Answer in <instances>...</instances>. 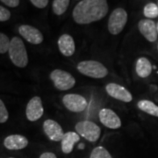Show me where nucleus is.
<instances>
[{
  "mask_svg": "<svg viewBox=\"0 0 158 158\" xmlns=\"http://www.w3.org/2000/svg\"><path fill=\"white\" fill-rule=\"evenodd\" d=\"M75 129L79 135L90 142H96L101 135L100 127L90 120L79 121L75 126Z\"/></svg>",
  "mask_w": 158,
  "mask_h": 158,
  "instance_id": "4",
  "label": "nucleus"
},
{
  "mask_svg": "<svg viewBox=\"0 0 158 158\" xmlns=\"http://www.w3.org/2000/svg\"><path fill=\"white\" fill-rule=\"evenodd\" d=\"M80 140V135L76 132H67L64 134L62 140V150L64 154H69L73 151V148Z\"/></svg>",
  "mask_w": 158,
  "mask_h": 158,
  "instance_id": "16",
  "label": "nucleus"
},
{
  "mask_svg": "<svg viewBox=\"0 0 158 158\" xmlns=\"http://www.w3.org/2000/svg\"><path fill=\"white\" fill-rule=\"evenodd\" d=\"M127 22V13L123 8H116L111 13L108 19V30L110 34L117 35L120 34Z\"/></svg>",
  "mask_w": 158,
  "mask_h": 158,
  "instance_id": "5",
  "label": "nucleus"
},
{
  "mask_svg": "<svg viewBox=\"0 0 158 158\" xmlns=\"http://www.w3.org/2000/svg\"><path fill=\"white\" fill-rule=\"evenodd\" d=\"M137 106L142 112L154 117H158V106H156L154 102L147 99L140 100L137 103Z\"/></svg>",
  "mask_w": 158,
  "mask_h": 158,
  "instance_id": "18",
  "label": "nucleus"
},
{
  "mask_svg": "<svg viewBox=\"0 0 158 158\" xmlns=\"http://www.w3.org/2000/svg\"><path fill=\"white\" fill-rule=\"evenodd\" d=\"M40 158H57L56 156L52 152H45L40 155Z\"/></svg>",
  "mask_w": 158,
  "mask_h": 158,
  "instance_id": "27",
  "label": "nucleus"
},
{
  "mask_svg": "<svg viewBox=\"0 0 158 158\" xmlns=\"http://www.w3.org/2000/svg\"><path fill=\"white\" fill-rule=\"evenodd\" d=\"M77 70L81 74L92 78H104L107 76L108 70L101 62L93 60L83 61L77 64Z\"/></svg>",
  "mask_w": 158,
  "mask_h": 158,
  "instance_id": "3",
  "label": "nucleus"
},
{
  "mask_svg": "<svg viewBox=\"0 0 158 158\" xmlns=\"http://www.w3.org/2000/svg\"><path fill=\"white\" fill-rule=\"evenodd\" d=\"M19 33L27 41L31 44L38 45L43 41V35L41 32L29 25H21L19 27Z\"/></svg>",
  "mask_w": 158,
  "mask_h": 158,
  "instance_id": "11",
  "label": "nucleus"
},
{
  "mask_svg": "<svg viewBox=\"0 0 158 158\" xmlns=\"http://www.w3.org/2000/svg\"><path fill=\"white\" fill-rule=\"evenodd\" d=\"M50 79L57 90H67L73 88L76 79L70 73L62 69H55L50 73Z\"/></svg>",
  "mask_w": 158,
  "mask_h": 158,
  "instance_id": "6",
  "label": "nucleus"
},
{
  "mask_svg": "<svg viewBox=\"0 0 158 158\" xmlns=\"http://www.w3.org/2000/svg\"><path fill=\"white\" fill-rule=\"evenodd\" d=\"M10 158H13V157H10Z\"/></svg>",
  "mask_w": 158,
  "mask_h": 158,
  "instance_id": "32",
  "label": "nucleus"
},
{
  "mask_svg": "<svg viewBox=\"0 0 158 158\" xmlns=\"http://www.w3.org/2000/svg\"><path fill=\"white\" fill-rule=\"evenodd\" d=\"M99 120L105 127L111 129H117L121 127V120L112 109L103 108L98 113Z\"/></svg>",
  "mask_w": 158,
  "mask_h": 158,
  "instance_id": "10",
  "label": "nucleus"
},
{
  "mask_svg": "<svg viewBox=\"0 0 158 158\" xmlns=\"http://www.w3.org/2000/svg\"><path fill=\"white\" fill-rule=\"evenodd\" d=\"M44 113V109L42 106V101L40 97H34L27 103L26 109L27 118L30 121H36L41 118Z\"/></svg>",
  "mask_w": 158,
  "mask_h": 158,
  "instance_id": "9",
  "label": "nucleus"
},
{
  "mask_svg": "<svg viewBox=\"0 0 158 158\" xmlns=\"http://www.w3.org/2000/svg\"><path fill=\"white\" fill-rule=\"evenodd\" d=\"M143 14L148 19L158 17V6L155 3H148L143 8Z\"/></svg>",
  "mask_w": 158,
  "mask_h": 158,
  "instance_id": "20",
  "label": "nucleus"
},
{
  "mask_svg": "<svg viewBox=\"0 0 158 158\" xmlns=\"http://www.w3.org/2000/svg\"><path fill=\"white\" fill-rule=\"evenodd\" d=\"M156 31H157V34H158V22L156 23Z\"/></svg>",
  "mask_w": 158,
  "mask_h": 158,
  "instance_id": "29",
  "label": "nucleus"
},
{
  "mask_svg": "<svg viewBox=\"0 0 158 158\" xmlns=\"http://www.w3.org/2000/svg\"><path fill=\"white\" fill-rule=\"evenodd\" d=\"M58 48L59 50L64 56H73L76 50V45L72 36L68 34H64L58 39Z\"/></svg>",
  "mask_w": 158,
  "mask_h": 158,
  "instance_id": "14",
  "label": "nucleus"
},
{
  "mask_svg": "<svg viewBox=\"0 0 158 158\" xmlns=\"http://www.w3.org/2000/svg\"><path fill=\"white\" fill-rule=\"evenodd\" d=\"M69 0H55L53 1L52 8L54 13L57 16H61L65 11H67L69 6Z\"/></svg>",
  "mask_w": 158,
  "mask_h": 158,
  "instance_id": "19",
  "label": "nucleus"
},
{
  "mask_svg": "<svg viewBox=\"0 0 158 158\" xmlns=\"http://www.w3.org/2000/svg\"><path fill=\"white\" fill-rule=\"evenodd\" d=\"M1 3H3V4H5V5L9 6V7H11V8L17 7L20 4V2L19 0H2Z\"/></svg>",
  "mask_w": 158,
  "mask_h": 158,
  "instance_id": "26",
  "label": "nucleus"
},
{
  "mask_svg": "<svg viewBox=\"0 0 158 158\" xmlns=\"http://www.w3.org/2000/svg\"><path fill=\"white\" fill-rule=\"evenodd\" d=\"M11 18V12L8 9L0 6V21H7Z\"/></svg>",
  "mask_w": 158,
  "mask_h": 158,
  "instance_id": "24",
  "label": "nucleus"
},
{
  "mask_svg": "<svg viewBox=\"0 0 158 158\" xmlns=\"http://www.w3.org/2000/svg\"><path fill=\"white\" fill-rule=\"evenodd\" d=\"M62 103L69 111L73 113L84 112L88 106V103L85 98L78 94L64 95V97L62 98Z\"/></svg>",
  "mask_w": 158,
  "mask_h": 158,
  "instance_id": "7",
  "label": "nucleus"
},
{
  "mask_svg": "<svg viewBox=\"0 0 158 158\" xmlns=\"http://www.w3.org/2000/svg\"><path fill=\"white\" fill-rule=\"evenodd\" d=\"M4 145L9 150H20L27 147L28 140L20 135H11L5 139Z\"/></svg>",
  "mask_w": 158,
  "mask_h": 158,
  "instance_id": "15",
  "label": "nucleus"
},
{
  "mask_svg": "<svg viewBox=\"0 0 158 158\" xmlns=\"http://www.w3.org/2000/svg\"><path fill=\"white\" fill-rule=\"evenodd\" d=\"M9 56L11 62L19 68H25L28 63V56L23 40L19 37L11 40L9 47Z\"/></svg>",
  "mask_w": 158,
  "mask_h": 158,
  "instance_id": "2",
  "label": "nucleus"
},
{
  "mask_svg": "<svg viewBox=\"0 0 158 158\" xmlns=\"http://www.w3.org/2000/svg\"><path fill=\"white\" fill-rule=\"evenodd\" d=\"M139 31L144 38L149 42H155L157 40V31L156 24L151 19H141L138 23Z\"/></svg>",
  "mask_w": 158,
  "mask_h": 158,
  "instance_id": "12",
  "label": "nucleus"
},
{
  "mask_svg": "<svg viewBox=\"0 0 158 158\" xmlns=\"http://www.w3.org/2000/svg\"><path fill=\"white\" fill-rule=\"evenodd\" d=\"M106 91L108 95L115 99L129 103L133 99V96L127 88L114 83H110L106 86Z\"/></svg>",
  "mask_w": 158,
  "mask_h": 158,
  "instance_id": "8",
  "label": "nucleus"
},
{
  "mask_svg": "<svg viewBox=\"0 0 158 158\" xmlns=\"http://www.w3.org/2000/svg\"><path fill=\"white\" fill-rule=\"evenodd\" d=\"M31 4H33L35 7L40 8V9H43L46 6L48 5V0H31L30 1Z\"/></svg>",
  "mask_w": 158,
  "mask_h": 158,
  "instance_id": "25",
  "label": "nucleus"
},
{
  "mask_svg": "<svg viewBox=\"0 0 158 158\" xmlns=\"http://www.w3.org/2000/svg\"><path fill=\"white\" fill-rule=\"evenodd\" d=\"M9 118V113L4 102L0 99V123H5Z\"/></svg>",
  "mask_w": 158,
  "mask_h": 158,
  "instance_id": "23",
  "label": "nucleus"
},
{
  "mask_svg": "<svg viewBox=\"0 0 158 158\" xmlns=\"http://www.w3.org/2000/svg\"><path fill=\"white\" fill-rule=\"evenodd\" d=\"M43 130L48 139L53 141H62L64 133L59 123L53 119H47L43 123Z\"/></svg>",
  "mask_w": 158,
  "mask_h": 158,
  "instance_id": "13",
  "label": "nucleus"
},
{
  "mask_svg": "<svg viewBox=\"0 0 158 158\" xmlns=\"http://www.w3.org/2000/svg\"><path fill=\"white\" fill-rule=\"evenodd\" d=\"M79 148H84V144H83V143L79 146Z\"/></svg>",
  "mask_w": 158,
  "mask_h": 158,
  "instance_id": "28",
  "label": "nucleus"
},
{
  "mask_svg": "<svg viewBox=\"0 0 158 158\" xmlns=\"http://www.w3.org/2000/svg\"><path fill=\"white\" fill-rule=\"evenodd\" d=\"M11 40L6 34L0 33V54H5L9 50Z\"/></svg>",
  "mask_w": 158,
  "mask_h": 158,
  "instance_id": "22",
  "label": "nucleus"
},
{
  "mask_svg": "<svg viewBox=\"0 0 158 158\" xmlns=\"http://www.w3.org/2000/svg\"><path fill=\"white\" fill-rule=\"evenodd\" d=\"M157 49H158V45H157Z\"/></svg>",
  "mask_w": 158,
  "mask_h": 158,
  "instance_id": "30",
  "label": "nucleus"
},
{
  "mask_svg": "<svg viewBox=\"0 0 158 158\" xmlns=\"http://www.w3.org/2000/svg\"><path fill=\"white\" fill-rule=\"evenodd\" d=\"M157 6H158V2H157Z\"/></svg>",
  "mask_w": 158,
  "mask_h": 158,
  "instance_id": "31",
  "label": "nucleus"
},
{
  "mask_svg": "<svg viewBox=\"0 0 158 158\" xmlns=\"http://www.w3.org/2000/svg\"><path fill=\"white\" fill-rule=\"evenodd\" d=\"M107 12L108 3L106 0H82L75 6L72 16L76 23L87 25L102 19Z\"/></svg>",
  "mask_w": 158,
  "mask_h": 158,
  "instance_id": "1",
  "label": "nucleus"
},
{
  "mask_svg": "<svg viewBox=\"0 0 158 158\" xmlns=\"http://www.w3.org/2000/svg\"><path fill=\"white\" fill-rule=\"evenodd\" d=\"M90 158H113L106 148L102 146L96 147L90 153Z\"/></svg>",
  "mask_w": 158,
  "mask_h": 158,
  "instance_id": "21",
  "label": "nucleus"
},
{
  "mask_svg": "<svg viewBox=\"0 0 158 158\" xmlns=\"http://www.w3.org/2000/svg\"><path fill=\"white\" fill-rule=\"evenodd\" d=\"M135 70L140 77L146 78L152 72V64L146 57H140L136 62Z\"/></svg>",
  "mask_w": 158,
  "mask_h": 158,
  "instance_id": "17",
  "label": "nucleus"
}]
</instances>
